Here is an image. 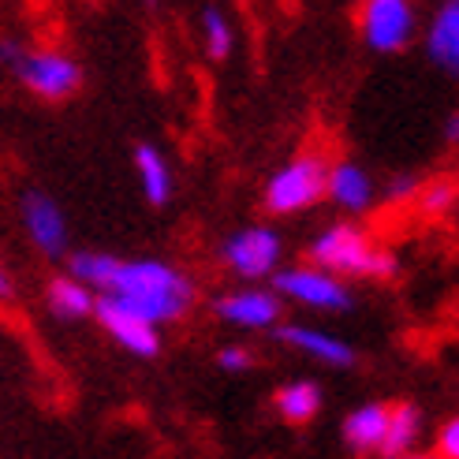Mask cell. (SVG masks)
<instances>
[{
    "label": "cell",
    "instance_id": "obj_4",
    "mask_svg": "<svg viewBox=\"0 0 459 459\" xmlns=\"http://www.w3.org/2000/svg\"><path fill=\"white\" fill-rule=\"evenodd\" d=\"M281 258H284V239L273 224H247L221 243V262L239 281L277 277Z\"/></svg>",
    "mask_w": 459,
    "mask_h": 459
},
{
    "label": "cell",
    "instance_id": "obj_17",
    "mask_svg": "<svg viewBox=\"0 0 459 459\" xmlns=\"http://www.w3.org/2000/svg\"><path fill=\"white\" fill-rule=\"evenodd\" d=\"M134 172H139V187L150 205L160 210V205L172 202V165H169V157L160 153V146H153V143L134 146Z\"/></svg>",
    "mask_w": 459,
    "mask_h": 459
},
{
    "label": "cell",
    "instance_id": "obj_9",
    "mask_svg": "<svg viewBox=\"0 0 459 459\" xmlns=\"http://www.w3.org/2000/svg\"><path fill=\"white\" fill-rule=\"evenodd\" d=\"M94 321L120 343L124 351H131L134 359H157L160 355V343H165V340H160V329L150 325V321L139 317L134 310L120 307L117 299H108V295H98Z\"/></svg>",
    "mask_w": 459,
    "mask_h": 459
},
{
    "label": "cell",
    "instance_id": "obj_24",
    "mask_svg": "<svg viewBox=\"0 0 459 459\" xmlns=\"http://www.w3.org/2000/svg\"><path fill=\"white\" fill-rule=\"evenodd\" d=\"M422 191V179L415 176V172H400V176H393V179H388V198H393V202H407V198H415Z\"/></svg>",
    "mask_w": 459,
    "mask_h": 459
},
{
    "label": "cell",
    "instance_id": "obj_2",
    "mask_svg": "<svg viewBox=\"0 0 459 459\" xmlns=\"http://www.w3.org/2000/svg\"><path fill=\"white\" fill-rule=\"evenodd\" d=\"M307 255L314 269L329 273L336 281H348V277H370V281H393L400 273V258L393 250H385L362 224L355 221H336L329 228L310 239Z\"/></svg>",
    "mask_w": 459,
    "mask_h": 459
},
{
    "label": "cell",
    "instance_id": "obj_20",
    "mask_svg": "<svg viewBox=\"0 0 459 459\" xmlns=\"http://www.w3.org/2000/svg\"><path fill=\"white\" fill-rule=\"evenodd\" d=\"M202 41H205V56L210 60H228L236 49V30H232V19H228L221 8H202Z\"/></svg>",
    "mask_w": 459,
    "mask_h": 459
},
{
    "label": "cell",
    "instance_id": "obj_25",
    "mask_svg": "<svg viewBox=\"0 0 459 459\" xmlns=\"http://www.w3.org/2000/svg\"><path fill=\"white\" fill-rule=\"evenodd\" d=\"M22 53H27V45L15 41V38H0V64H8L15 72V64L22 60Z\"/></svg>",
    "mask_w": 459,
    "mask_h": 459
},
{
    "label": "cell",
    "instance_id": "obj_11",
    "mask_svg": "<svg viewBox=\"0 0 459 459\" xmlns=\"http://www.w3.org/2000/svg\"><path fill=\"white\" fill-rule=\"evenodd\" d=\"M325 198L333 205H340L343 213H366L377 198V187H374V176L366 172L359 160L351 157H340V160H329V179H325Z\"/></svg>",
    "mask_w": 459,
    "mask_h": 459
},
{
    "label": "cell",
    "instance_id": "obj_10",
    "mask_svg": "<svg viewBox=\"0 0 459 459\" xmlns=\"http://www.w3.org/2000/svg\"><path fill=\"white\" fill-rule=\"evenodd\" d=\"M213 314L221 321H228V325L250 329V333L277 329V321H281V299H277V291L250 284V288H236V291L217 295Z\"/></svg>",
    "mask_w": 459,
    "mask_h": 459
},
{
    "label": "cell",
    "instance_id": "obj_13",
    "mask_svg": "<svg viewBox=\"0 0 459 459\" xmlns=\"http://www.w3.org/2000/svg\"><path fill=\"white\" fill-rule=\"evenodd\" d=\"M426 56L441 67L445 75H459V0L437 8L426 30Z\"/></svg>",
    "mask_w": 459,
    "mask_h": 459
},
{
    "label": "cell",
    "instance_id": "obj_22",
    "mask_svg": "<svg viewBox=\"0 0 459 459\" xmlns=\"http://www.w3.org/2000/svg\"><path fill=\"white\" fill-rule=\"evenodd\" d=\"M217 366L224 374H247L250 366H255V351L243 348V343H224L217 351Z\"/></svg>",
    "mask_w": 459,
    "mask_h": 459
},
{
    "label": "cell",
    "instance_id": "obj_27",
    "mask_svg": "<svg viewBox=\"0 0 459 459\" xmlns=\"http://www.w3.org/2000/svg\"><path fill=\"white\" fill-rule=\"evenodd\" d=\"M445 143L448 146H459V112H452V117L445 120Z\"/></svg>",
    "mask_w": 459,
    "mask_h": 459
},
{
    "label": "cell",
    "instance_id": "obj_16",
    "mask_svg": "<svg viewBox=\"0 0 459 459\" xmlns=\"http://www.w3.org/2000/svg\"><path fill=\"white\" fill-rule=\"evenodd\" d=\"M45 307H49V314L56 321H86V317H94L98 295L86 284L72 281L67 273H56V277L45 284Z\"/></svg>",
    "mask_w": 459,
    "mask_h": 459
},
{
    "label": "cell",
    "instance_id": "obj_19",
    "mask_svg": "<svg viewBox=\"0 0 459 459\" xmlns=\"http://www.w3.org/2000/svg\"><path fill=\"white\" fill-rule=\"evenodd\" d=\"M117 255H108V250H72L67 255V277L86 284L94 295H101L112 281V269H117Z\"/></svg>",
    "mask_w": 459,
    "mask_h": 459
},
{
    "label": "cell",
    "instance_id": "obj_23",
    "mask_svg": "<svg viewBox=\"0 0 459 459\" xmlns=\"http://www.w3.org/2000/svg\"><path fill=\"white\" fill-rule=\"evenodd\" d=\"M437 459H459V415L445 419L437 429Z\"/></svg>",
    "mask_w": 459,
    "mask_h": 459
},
{
    "label": "cell",
    "instance_id": "obj_3",
    "mask_svg": "<svg viewBox=\"0 0 459 459\" xmlns=\"http://www.w3.org/2000/svg\"><path fill=\"white\" fill-rule=\"evenodd\" d=\"M325 179H329V160L317 150H303L265 179L262 202L273 217L307 213L325 198Z\"/></svg>",
    "mask_w": 459,
    "mask_h": 459
},
{
    "label": "cell",
    "instance_id": "obj_6",
    "mask_svg": "<svg viewBox=\"0 0 459 459\" xmlns=\"http://www.w3.org/2000/svg\"><path fill=\"white\" fill-rule=\"evenodd\" d=\"M359 34L370 53H403L419 34V12L411 0H366L359 8Z\"/></svg>",
    "mask_w": 459,
    "mask_h": 459
},
{
    "label": "cell",
    "instance_id": "obj_1",
    "mask_svg": "<svg viewBox=\"0 0 459 459\" xmlns=\"http://www.w3.org/2000/svg\"><path fill=\"white\" fill-rule=\"evenodd\" d=\"M101 295L134 310L157 329L187 317L195 299H198L195 281L187 273L176 269L172 262H160V258H131V262L120 258L117 269H112L108 288Z\"/></svg>",
    "mask_w": 459,
    "mask_h": 459
},
{
    "label": "cell",
    "instance_id": "obj_21",
    "mask_svg": "<svg viewBox=\"0 0 459 459\" xmlns=\"http://www.w3.org/2000/svg\"><path fill=\"white\" fill-rule=\"evenodd\" d=\"M459 191H455V183L448 179H437V183H422V191H419V210L426 217H445L452 205H455Z\"/></svg>",
    "mask_w": 459,
    "mask_h": 459
},
{
    "label": "cell",
    "instance_id": "obj_26",
    "mask_svg": "<svg viewBox=\"0 0 459 459\" xmlns=\"http://www.w3.org/2000/svg\"><path fill=\"white\" fill-rule=\"evenodd\" d=\"M12 299H15V273L0 258V303H12Z\"/></svg>",
    "mask_w": 459,
    "mask_h": 459
},
{
    "label": "cell",
    "instance_id": "obj_7",
    "mask_svg": "<svg viewBox=\"0 0 459 459\" xmlns=\"http://www.w3.org/2000/svg\"><path fill=\"white\" fill-rule=\"evenodd\" d=\"M277 299H291L307 310H329V314H343L355 307V291L348 281H336L329 273H321L314 265H291V269H277Z\"/></svg>",
    "mask_w": 459,
    "mask_h": 459
},
{
    "label": "cell",
    "instance_id": "obj_5",
    "mask_svg": "<svg viewBox=\"0 0 459 459\" xmlns=\"http://www.w3.org/2000/svg\"><path fill=\"white\" fill-rule=\"evenodd\" d=\"M15 75L41 101H67L82 90V64L64 49H27Z\"/></svg>",
    "mask_w": 459,
    "mask_h": 459
},
{
    "label": "cell",
    "instance_id": "obj_14",
    "mask_svg": "<svg viewBox=\"0 0 459 459\" xmlns=\"http://www.w3.org/2000/svg\"><path fill=\"white\" fill-rule=\"evenodd\" d=\"M426 429V415L419 403H388V429H385V441H381V459H400L407 452H415L419 437Z\"/></svg>",
    "mask_w": 459,
    "mask_h": 459
},
{
    "label": "cell",
    "instance_id": "obj_18",
    "mask_svg": "<svg viewBox=\"0 0 459 459\" xmlns=\"http://www.w3.org/2000/svg\"><path fill=\"white\" fill-rule=\"evenodd\" d=\"M321 385L310 381V377H295L288 385H281L277 393H273V407H277V415L288 422V426H307L321 415Z\"/></svg>",
    "mask_w": 459,
    "mask_h": 459
},
{
    "label": "cell",
    "instance_id": "obj_12",
    "mask_svg": "<svg viewBox=\"0 0 459 459\" xmlns=\"http://www.w3.org/2000/svg\"><path fill=\"white\" fill-rule=\"evenodd\" d=\"M277 340H284L288 348H295V351L310 355L321 366H333V370H351V366L359 362V351L351 348L348 340H340L336 333H325V329H314V325H299V321L281 325Z\"/></svg>",
    "mask_w": 459,
    "mask_h": 459
},
{
    "label": "cell",
    "instance_id": "obj_8",
    "mask_svg": "<svg viewBox=\"0 0 459 459\" xmlns=\"http://www.w3.org/2000/svg\"><path fill=\"white\" fill-rule=\"evenodd\" d=\"M19 221L27 239L41 250L45 258H67V243H72V232H67V213L64 205L45 195L41 187L22 191L19 198Z\"/></svg>",
    "mask_w": 459,
    "mask_h": 459
},
{
    "label": "cell",
    "instance_id": "obj_15",
    "mask_svg": "<svg viewBox=\"0 0 459 459\" xmlns=\"http://www.w3.org/2000/svg\"><path fill=\"white\" fill-rule=\"evenodd\" d=\"M388 429V403H362L343 419V445L359 455H377Z\"/></svg>",
    "mask_w": 459,
    "mask_h": 459
},
{
    "label": "cell",
    "instance_id": "obj_28",
    "mask_svg": "<svg viewBox=\"0 0 459 459\" xmlns=\"http://www.w3.org/2000/svg\"><path fill=\"white\" fill-rule=\"evenodd\" d=\"M400 459H437V455H426V452H407V455H400Z\"/></svg>",
    "mask_w": 459,
    "mask_h": 459
}]
</instances>
